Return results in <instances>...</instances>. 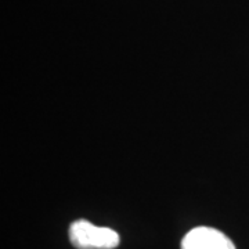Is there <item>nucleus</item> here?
Returning <instances> with one entry per match:
<instances>
[{
    "label": "nucleus",
    "instance_id": "nucleus-1",
    "mask_svg": "<svg viewBox=\"0 0 249 249\" xmlns=\"http://www.w3.org/2000/svg\"><path fill=\"white\" fill-rule=\"evenodd\" d=\"M70 241L76 249H115L121 238L112 229L98 227L80 219L70 226Z\"/></svg>",
    "mask_w": 249,
    "mask_h": 249
},
{
    "label": "nucleus",
    "instance_id": "nucleus-2",
    "mask_svg": "<svg viewBox=\"0 0 249 249\" xmlns=\"http://www.w3.org/2000/svg\"><path fill=\"white\" fill-rule=\"evenodd\" d=\"M181 249H235L232 241L212 227H196L186 234Z\"/></svg>",
    "mask_w": 249,
    "mask_h": 249
}]
</instances>
